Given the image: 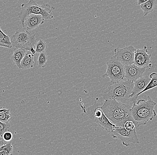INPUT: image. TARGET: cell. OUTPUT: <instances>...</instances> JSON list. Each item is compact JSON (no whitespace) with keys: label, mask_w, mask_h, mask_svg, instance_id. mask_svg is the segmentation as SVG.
<instances>
[{"label":"cell","mask_w":157,"mask_h":155,"mask_svg":"<svg viewBox=\"0 0 157 155\" xmlns=\"http://www.w3.org/2000/svg\"><path fill=\"white\" fill-rule=\"evenodd\" d=\"M131 107L115 99H109L105 100L101 108L108 119L116 126L124 127L126 121H134L130 113Z\"/></svg>","instance_id":"obj_1"},{"label":"cell","mask_w":157,"mask_h":155,"mask_svg":"<svg viewBox=\"0 0 157 155\" xmlns=\"http://www.w3.org/2000/svg\"><path fill=\"white\" fill-rule=\"evenodd\" d=\"M147 98V100L140 99L137 104L133 103L130 109L131 116L137 128L141 125H146L148 121L153 120L156 116L155 109L156 103L149 96Z\"/></svg>","instance_id":"obj_2"},{"label":"cell","mask_w":157,"mask_h":155,"mask_svg":"<svg viewBox=\"0 0 157 155\" xmlns=\"http://www.w3.org/2000/svg\"><path fill=\"white\" fill-rule=\"evenodd\" d=\"M134 83L130 81H121L110 84L102 94L104 100L115 99L118 102L132 104L130 96L132 93Z\"/></svg>","instance_id":"obj_3"},{"label":"cell","mask_w":157,"mask_h":155,"mask_svg":"<svg viewBox=\"0 0 157 155\" xmlns=\"http://www.w3.org/2000/svg\"><path fill=\"white\" fill-rule=\"evenodd\" d=\"M55 7L48 3L39 5L35 0H29L27 3L21 5V10L18 14V17L22 25L25 18L29 14H40L45 20H51L53 18V10Z\"/></svg>","instance_id":"obj_4"},{"label":"cell","mask_w":157,"mask_h":155,"mask_svg":"<svg viewBox=\"0 0 157 155\" xmlns=\"http://www.w3.org/2000/svg\"><path fill=\"white\" fill-rule=\"evenodd\" d=\"M98 100V99L97 98L93 105L86 108L84 112L89 118L97 123L101 128L110 134L115 125L112 123L105 115Z\"/></svg>","instance_id":"obj_5"},{"label":"cell","mask_w":157,"mask_h":155,"mask_svg":"<svg viewBox=\"0 0 157 155\" xmlns=\"http://www.w3.org/2000/svg\"><path fill=\"white\" fill-rule=\"evenodd\" d=\"M35 35L36 33L34 32L19 27L11 37V43L15 49L20 48L29 51L35 45Z\"/></svg>","instance_id":"obj_6"},{"label":"cell","mask_w":157,"mask_h":155,"mask_svg":"<svg viewBox=\"0 0 157 155\" xmlns=\"http://www.w3.org/2000/svg\"><path fill=\"white\" fill-rule=\"evenodd\" d=\"M106 71L102 77H108L111 84L119 82L124 78L125 66L118 61L114 56H112L107 62Z\"/></svg>","instance_id":"obj_7"},{"label":"cell","mask_w":157,"mask_h":155,"mask_svg":"<svg viewBox=\"0 0 157 155\" xmlns=\"http://www.w3.org/2000/svg\"><path fill=\"white\" fill-rule=\"evenodd\" d=\"M110 134L113 138L120 140L123 145L126 147L130 145L131 143L134 144L140 143L136 129L132 131H128L124 127L115 126Z\"/></svg>","instance_id":"obj_8"},{"label":"cell","mask_w":157,"mask_h":155,"mask_svg":"<svg viewBox=\"0 0 157 155\" xmlns=\"http://www.w3.org/2000/svg\"><path fill=\"white\" fill-rule=\"evenodd\" d=\"M136 49L132 45L123 48L115 49L114 57L124 66L134 64V53Z\"/></svg>","instance_id":"obj_9"},{"label":"cell","mask_w":157,"mask_h":155,"mask_svg":"<svg viewBox=\"0 0 157 155\" xmlns=\"http://www.w3.org/2000/svg\"><path fill=\"white\" fill-rule=\"evenodd\" d=\"M147 52L148 49L146 46L142 49H136L134 53V64L140 67L147 68L152 67L151 54H148Z\"/></svg>","instance_id":"obj_10"},{"label":"cell","mask_w":157,"mask_h":155,"mask_svg":"<svg viewBox=\"0 0 157 155\" xmlns=\"http://www.w3.org/2000/svg\"><path fill=\"white\" fill-rule=\"evenodd\" d=\"M146 70V68L140 67L134 64L125 66L124 78L127 80L134 82L137 79L142 77Z\"/></svg>","instance_id":"obj_11"},{"label":"cell","mask_w":157,"mask_h":155,"mask_svg":"<svg viewBox=\"0 0 157 155\" xmlns=\"http://www.w3.org/2000/svg\"><path fill=\"white\" fill-rule=\"evenodd\" d=\"M44 18L40 14H29L27 16L22 25V27L28 30L36 29L44 23Z\"/></svg>","instance_id":"obj_12"},{"label":"cell","mask_w":157,"mask_h":155,"mask_svg":"<svg viewBox=\"0 0 157 155\" xmlns=\"http://www.w3.org/2000/svg\"><path fill=\"white\" fill-rule=\"evenodd\" d=\"M151 78L147 75L142 76L133 82V88L130 96V98H132L145 88L151 81Z\"/></svg>","instance_id":"obj_13"},{"label":"cell","mask_w":157,"mask_h":155,"mask_svg":"<svg viewBox=\"0 0 157 155\" xmlns=\"http://www.w3.org/2000/svg\"><path fill=\"white\" fill-rule=\"evenodd\" d=\"M27 53L25 49H15L13 55L11 57V60L19 69H21L20 64L21 60Z\"/></svg>","instance_id":"obj_14"},{"label":"cell","mask_w":157,"mask_h":155,"mask_svg":"<svg viewBox=\"0 0 157 155\" xmlns=\"http://www.w3.org/2000/svg\"><path fill=\"white\" fill-rule=\"evenodd\" d=\"M149 77L151 78V80L150 81V82L148 84L147 87L145 88L141 92L138 93L137 95L134 96V97H132L131 98V101L132 103L136 102V100H137V98L141 94L143 93L146 92L147 91L155 87H157V73H152L149 76Z\"/></svg>","instance_id":"obj_15"},{"label":"cell","mask_w":157,"mask_h":155,"mask_svg":"<svg viewBox=\"0 0 157 155\" xmlns=\"http://www.w3.org/2000/svg\"><path fill=\"white\" fill-rule=\"evenodd\" d=\"M34 55L32 53H26L21 62V69L25 70L34 67Z\"/></svg>","instance_id":"obj_16"},{"label":"cell","mask_w":157,"mask_h":155,"mask_svg":"<svg viewBox=\"0 0 157 155\" xmlns=\"http://www.w3.org/2000/svg\"><path fill=\"white\" fill-rule=\"evenodd\" d=\"M157 0H148L147 2L140 5V8L144 12V16L152 12L156 6Z\"/></svg>","instance_id":"obj_17"},{"label":"cell","mask_w":157,"mask_h":155,"mask_svg":"<svg viewBox=\"0 0 157 155\" xmlns=\"http://www.w3.org/2000/svg\"><path fill=\"white\" fill-rule=\"evenodd\" d=\"M0 47L11 49L12 48L10 35H6L3 32L0 27Z\"/></svg>","instance_id":"obj_18"},{"label":"cell","mask_w":157,"mask_h":155,"mask_svg":"<svg viewBox=\"0 0 157 155\" xmlns=\"http://www.w3.org/2000/svg\"><path fill=\"white\" fill-rule=\"evenodd\" d=\"M12 117V116L10 113V109L0 107V121L5 123H9Z\"/></svg>","instance_id":"obj_19"},{"label":"cell","mask_w":157,"mask_h":155,"mask_svg":"<svg viewBox=\"0 0 157 155\" xmlns=\"http://www.w3.org/2000/svg\"><path fill=\"white\" fill-rule=\"evenodd\" d=\"M13 147L10 142L0 147V155H13Z\"/></svg>","instance_id":"obj_20"},{"label":"cell","mask_w":157,"mask_h":155,"mask_svg":"<svg viewBox=\"0 0 157 155\" xmlns=\"http://www.w3.org/2000/svg\"><path fill=\"white\" fill-rule=\"evenodd\" d=\"M48 56L45 52L39 53L37 60V65L39 67L44 68L47 66Z\"/></svg>","instance_id":"obj_21"},{"label":"cell","mask_w":157,"mask_h":155,"mask_svg":"<svg viewBox=\"0 0 157 155\" xmlns=\"http://www.w3.org/2000/svg\"><path fill=\"white\" fill-rule=\"evenodd\" d=\"M35 51L37 53H41L45 52L47 49V44L44 40L40 39L36 44Z\"/></svg>","instance_id":"obj_22"},{"label":"cell","mask_w":157,"mask_h":155,"mask_svg":"<svg viewBox=\"0 0 157 155\" xmlns=\"http://www.w3.org/2000/svg\"><path fill=\"white\" fill-rule=\"evenodd\" d=\"M11 125L10 123H5L0 121V137H2L4 133L10 131Z\"/></svg>","instance_id":"obj_23"},{"label":"cell","mask_w":157,"mask_h":155,"mask_svg":"<svg viewBox=\"0 0 157 155\" xmlns=\"http://www.w3.org/2000/svg\"><path fill=\"white\" fill-rule=\"evenodd\" d=\"M124 127L128 131H132L136 129V124L134 121H127L124 123Z\"/></svg>","instance_id":"obj_24"},{"label":"cell","mask_w":157,"mask_h":155,"mask_svg":"<svg viewBox=\"0 0 157 155\" xmlns=\"http://www.w3.org/2000/svg\"><path fill=\"white\" fill-rule=\"evenodd\" d=\"M13 137V136L12 133L10 131H6L4 133L2 138L3 140L6 142H9L12 140Z\"/></svg>","instance_id":"obj_25"},{"label":"cell","mask_w":157,"mask_h":155,"mask_svg":"<svg viewBox=\"0 0 157 155\" xmlns=\"http://www.w3.org/2000/svg\"><path fill=\"white\" fill-rule=\"evenodd\" d=\"M148 1V0H137V4L140 6V5Z\"/></svg>","instance_id":"obj_26"},{"label":"cell","mask_w":157,"mask_h":155,"mask_svg":"<svg viewBox=\"0 0 157 155\" xmlns=\"http://www.w3.org/2000/svg\"><path fill=\"white\" fill-rule=\"evenodd\" d=\"M29 52H31V53L34 55L36 53V51H35V49H34V48H31V49H30V50H29Z\"/></svg>","instance_id":"obj_27"},{"label":"cell","mask_w":157,"mask_h":155,"mask_svg":"<svg viewBox=\"0 0 157 155\" xmlns=\"http://www.w3.org/2000/svg\"><path fill=\"white\" fill-rule=\"evenodd\" d=\"M4 141H0V147H1V146L3 145H4L5 144H6V143H5Z\"/></svg>","instance_id":"obj_28"},{"label":"cell","mask_w":157,"mask_h":155,"mask_svg":"<svg viewBox=\"0 0 157 155\" xmlns=\"http://www.w3.org/2000/svg\"><path fill=\"white\" fill-rule=\"evenodd\" d=\"M4 141V140H3L2 138V137H0V141Z\"/></svg>","instance_id":"obj_29"}]
</instances>
